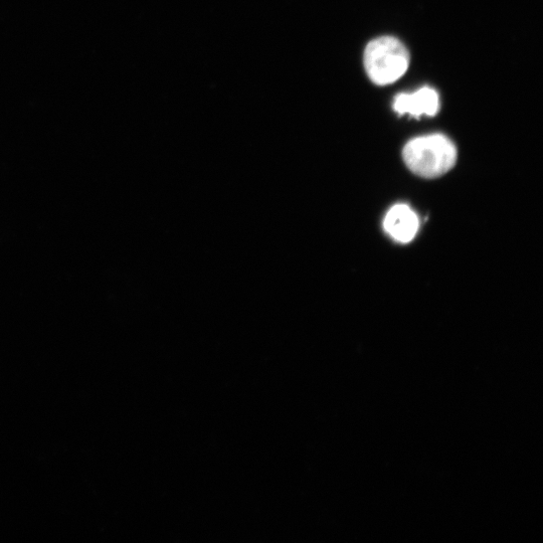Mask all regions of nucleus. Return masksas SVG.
Here are the masks:
<instances>
[{"mask_svg": "<svg viewBox=\"0 0 543 543\" xmlns=\"http://www.w3.org/2000/svg\"><path fill=\"white\" fill-rule=\"evenodd\" d=\"M403 157L412 172L424 178H437L450 171L457 160L455 144L443 134L411 140Z\"/></svg>", "mask_w": 543, "mask_h": 543, "instance_id": "1", "label": "nucleus"}, {"mask_svg": "<svg viewBox=\"0 0 543 543\" xmlns=\"http://www.w3.org/2000/svg\"><path fill=\"white\" fill-rule=\"evenodd\" d=\"M364 62L370 79L377 85L386 86L405 75L410 65V54L400 40L381 37L368 45Z\"/></svg>", "mask_w": 543, "mask_h": 543, "instance_id": "2", "label": "nucleus"}, {"mask_svg": "<svg viewBox=\"0 0 543 543\" xmlns=\"http://www.w3.org/2000/svg\"><path fill=\"white\" fill-rule=\"evenodd\" d=\"M393 107L400 115L435 116L440 109V98L436 90L424 87L413 94L398 95L394 100Z\"/></svg>", "mask_w": 543, "mask_h": 543, "instance_id": "3", "label": "nucleus"}, {"mask_svg": "<svg viewBox=\"0 0 543 543\" xmlns=\"http://www.w3.org/2000/svg\"><path fill=\"white\" fill-rule=\"evenodd\" d=\"M420 227L417 214L407 205H396L384 222L386 232L397 242L407 244L414 240Z\"/></svg>", "mask_w": 543, "mask_h": 543, "instance_id": "4", "label": "nucleus"}]
</instances>
